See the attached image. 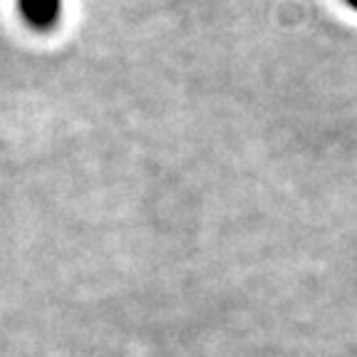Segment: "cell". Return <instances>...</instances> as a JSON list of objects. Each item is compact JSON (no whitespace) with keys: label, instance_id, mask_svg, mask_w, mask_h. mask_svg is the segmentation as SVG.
<instances>
[{"label":"cell","instance_id":"cell-1","mask_svg":"<svg viewBox=\"0 0 357 357\" xmlns=\"http://www.w3.org/2000/svg\"><path fill=\"white\" fill-rule=\"evenodd\" d=\"M17 13L33 30H52L62 17V0H17Z\"/></svg>","mask_w":357,"mask_h":357},{"label":"cell","instance_id":"cell-2","mask_svg":"<svg viewBox=\"0 0 357 357\" xmlns=\"http://www.w3.org/2000/svg\"><path fill=\"white\" fill-rule=\"evenodd\" d=\"M347 3H350L352 8H357V0H347Z\"/></svg>","mask_w":357,"mask_h":357}]
</instances>
